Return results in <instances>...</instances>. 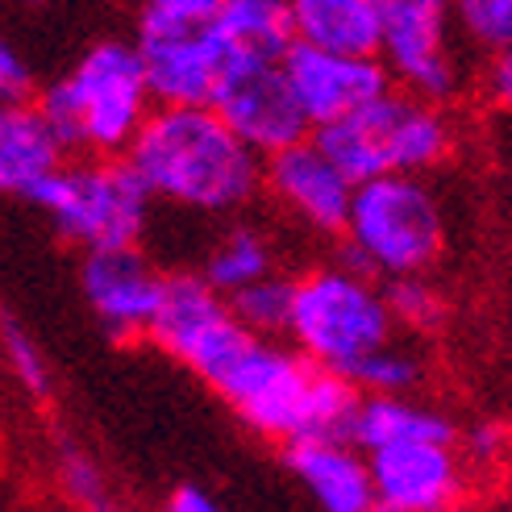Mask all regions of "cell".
<instances>
[{
    "label": "cell",
    "mask_w": 512,
    "mask_h": 512,
    "mask_svg": "<svg viewBox=\"0 0 512 512\" xmlns=\"http://www.w3.org/2000/svg\"><path fill=\"white\" fill-rule=\"evenodd\" d=\"M271 271H275V246L259 225H229L200 263V275L225 296L242 292L246 284H254V279H263Z\"/></svg>",
    "instance_id": "obj_21"
},
{
    "label": "cell",
    "mask_w": 512,
    "mask_h": 512,
    "mask_svg": "<svg viewBox=\"0 0 512 512\" xmlns=\"http://www.w3.org/2000/svg\"><path fill=\"white\" fill-rule=\"evenodd\" d=\"M263 184H267V196L309 234H321V238L346 234L358 184L325 155V146L317 138H304L271 155Z\"/></svg>",
    "instance_id": "obj_14"
},
{
    "label": "cell",
    "mask_w": 512,
    "mask_h": 512,
    "mask_svg": "<svg viewBox=\"0 0 512 512\" xmlns=\"http://www.w3.org/2000/svg\"><path fill=\"white\" fill-rule=\"evenodd\" d=\"M446 254V209L425 175H379L358 184L338 259L371 279L425 275Z\"/></svg>",
    "instance_id": "obj_4"
},
{
    "label": "cell",
    "mask_w": 512,
    "mask_h": 512,
    "mask_svg": "<svg viewBox=\"0 0 512 512\" xmlns=\"http://www.w3.org/2000/svg\"><path fill=\"white\" fill-rule=\"evenodd\" d=\"M454 30V0H383L379 59L404 92L446 105L463 88Z\"/></svg>",
    "instance_id": "obj_9"
},
{
    "label": "cell",
    "mask_w": 512,
    "mask_h": 512,
    "mask_svg": "<svg viewBox=\"0 0 512 512\" xmlns=\"http://www.w3.org/2000/svg\"><path fill=\"white\" fill-rule=\"evenodd\" d=\"M213 109L259 150L263 159L309 138L313 121L300 109L284 59H238L229 67Z\"/></svg>",
    "instance_id": "obj_12"
},
{
    "label": "cell",
    "mask_w": 512,
    "mask_h": 512,
    "mask_svg": "<svg viewBox=\"0 0 512 512\" xmlns=\"http://www.w3.org/2000/svg\"><path fill=\"white\" fill-rule=\"evenodd\" d=\"M34 92V63L17 42H0V96L5 105H21Z\"/></svg>",
    "instance_id": "obj_29"
},
{
    "label": "cell",
    "mask_w": 512,
    "mask_h": 512,
    "mask_svg": "<svg viewBox=\"0 0 512 512\" xmlns=\"http://www.w3.org/2000/svg\"><path fill=\"white\" fill-rule=\"evenodd\" d=\"M238 321L259 338H288L292 329V304H296V279L288 275H263L246 284L242 292L229 296Z\"/></svg>",
    "instance_id": "obj_22"
},
{
    "label": "cell",
    "mask_w": 512,
    "mask_h": 512,
    "mask_svg": "<svg viewBox=\"0 0 512 512\" xmlns=\"http://www.w3.org/2000/svg\"><path fill=\"white\" fill-rule=\"evenodd\" d=\"M259 338L238 321L234 304L217 292L200 271H167L159 317L150 325V342L179 367H188L204 388L229 371V363Z\"/></svg>",
    "instance_id": "obj_7"
},
{
    "label": "cell",
    "mask_w": 512,
    "mask_h": 512,
    "mask_svg": "<svg viewBox=\"0 0 512 512\" xmlns=\"http://www.w3.org/2000/svg\"><path fill=\"white\" fill-rule=\"evenodd\" d=\"M313 138L354 184H367L379 175L438 171L458 150V125L442 100L388 88L358 113L313 130Z\"/></svg>",
    "instance_id": "obj_3"
},
{
    "label": "cell",
    "mask_w": 512,
    "mask_h": 512,
    "mask_svg": "<svg viewBox=\"0 0 512 512\" xmlns=\"http://www.w3.org/2000/svg\"><path fill=\"white\" fill-rule=\"evenodd\" d=\"M38 109L75 155H125L155 113L138 42H92L67 75L38 92Z\"/></svg>",
    "instance_id": "obj_2"
},
{
    "label": "cell",
    "mask_w": 512,
    "mask_h": 512,
    "mask_svg": "<svg viewBox=\"0 0 512 512\" xmlns=\"http://www.w3.org/2000/svg\"><path fill=\"white\" fill-rule=\"evenodd\" d=\"M80 512H117V508H109V504H96V508H80Z\"/></svg>",
    "instance_id": "obj_34"
},
{
    "label": "cell",
    "mask_w": 512,
    "mask_h": 512,
    "mask_svg": "<svg viewBox=\"0 0 512 512\" xmlns=\"http://www.w3.org/2000/svg\"><path fill=\"white\" fill-rule=\"evenodd\" d=\"M383 292L400 321V329H413V334H429L446 321V296L429 284L425 275H400V279H383Z\"/></svg>",
    "instance_id": "obj_24"
},
{
    "label": "cell",
    "mask_w": 512,
    "mask_h": 512,
    "mask_svg": "<svg viewBox=\"0 0 512 512\" xmlns=\"http://www.w3.org/2000/svg\"><path fill=\"white\" fill-rule=\"evenodd\" d=\"M396 313L375 279L338 263L313 267L296 279L288 342L321 371L354 375L363 358L396 342Z\"/></svg>",
    "instance_id": "obj_5"
},
{
    "label": "cell",
    "mask_w": 512,
    "mask_h": 512,
    "mask_svg": "<svg viewBox=\"0 0 512 512\" xmlns=\"http://www.w3.org/2000/svg\"><path fill=\"white\" fill-rule=\"evenodd\" d=\"M458 446H463L471 471H492L504 458H512V421L479 417L467 433H458Z\"/></svg>",
    "instance_id": "obj_28"
},
{
    "label": "cell",
    "mask_w": 512,
    "mask_h": 512,
    "mask_svg": "<svg viewBox=\"0 0 512 512\" xmlns=\"http://www.w3.org/2000/svg\"><path fill=\"white\" fill-rule=\"evenodd\" d=\"M313 375L317 367L296 346H279V338H254L213 383V392L246 429L288 446L296 438Z\"/></svg>",
    "instance_id": "obj_8"
},
{
    "label": "cell",
    "mask_w": 512,
    "mask_h": 512,
    "mask_svg": "<svg viewBox=\"0 0 512 512\" xmlns=\"http://www.w3.org/2000/svg\"><path fill=\"white\" fill-rule=\"evenodd\" d=\"M404 438H458V429L446 413L413 396H367L354 425V442L363 450H375L383 442H404Z\"/></svg>",
    "instance_id": "obj_20"
},
{
    "label": "cell",
    "mask_w": 512,
    "mask_h": 512,
    "mask_svg": "<svg viewBox=\"0 0 512 512\" xmlns=\"http://www.w3.org/2000/svg\"><path fill=\"white\" fill-rule=\"evenodd\" d=\"M21 5H25V9H42V5H46V0H21Z\"/></svg>",
    "instance_id": "obj_35"
},
{
    "label": "cell",
    "mask_w": 512,
    "mask_h": 512,
    "mask_svg": "<svg viewBox=\"0 0 512 512\" xmlns=\"http://www.w3.org/2000/svg\"><path fill=\"white\" fill-rule=\"evenodd\" d=\"M284 71L313 130L371 105L375 96L388 92L392 80L379 55H350V50H329L313 42H292L284 55Z\"/></svg>",
    "instance_id": "obj_15"
},
{
    "label": "cell",
    "mask_w": 512,
    "mask_h": 512,
    "mask_svg": "<svg viewBox=\"0 0 512 512\" xmlns=\"http://www.w3.org/2000/svg\"><path fill=\"white\" fill-rule=\"evenodd\" d=\"M284 463L321 512H375L371 458L358 442L346 438L288 442Z\"/></svg>",
    "instance_id": "obj_16"
},
{
    "label": "cell",
    "mask_w": 512,
    "mask_h": 512,
    "mask_svg": "<svg viewBox=\"0 0 512 512\" xmlns=\"http://www.w3.org/2000/svg\"><path fill=\"white\" fill-rule=\"evenodd\" d=\"M375 512H458L467 492V454L458 438H404L367 450Z\"/></svg>",
    "instance_id": "obj_11"
},
{
    "label": "cell",
    "mask_w": 512,
    "mask_h": 512,
    "mask_svg": "<svg viewBox=\"0 0 512 512\" xmlns=\"http://www.w3.org/2000/svg\"><path fill=\"white\" fill-rule=\"evenodd\" d=\"M30 204L63 242L88 254L138 246L150 229L155 192L125 155H84L80 163H63Z\"/></svg>",
    "instance_id": "obj_6"
},
{
    "label": "cell",
    "mask_w": 512,
    "mask_h": 512,
    "mask_svg": "<svg viewBox=\"0 0 512 512\" xmlns=\"http://www.w3.org/2000/svg\"><path fill=\"white\" fill-rule=\"evenodd\" d=\"M217 34L238 59H284L296 42L292 0H221Z\"/></svg>",
    "instance_id": "obj_19"
},
{
    "label": "cell",
    "mask_w": 512,
    "mask_h": 512,
    "mask_svg": "<svg viewBox=\"0 0 512 512\" xmlns=\"http://www.w3.org/2000/svg\"><path fill=\"white\" fill-rule=\"evenodd\" d=\"M221 0H138L142 17L159 21H213Z\"/></svg>",
    "instance_id": "obj_31"
},
{
    "label": "cell",
    "mask_w": 512,
    "mask_h": 512,
    "mask_svg": "<svg viewBox=\"0 0 512 512\" xmlns=\"http://www.w3.org/2000/svg\"><path fill=\"white\" fill-rule=\"evenodd\" d=\"M296 38L350 50V55H379L383 42V0H292Z\"/></svg>",
    "instance_id": "obj_18"
},
{
    "label": "cell",
    "mask_w": 512,
    "mask_h": 512,
    "mask_svg": "<svg viewBox=\"0 0 512 512\" xmlns=\"http://www.w3.org/2000/svg\"><path fill=\"white\" fill-rule=\"evenodd\" d=\"M5 363H9V375L17 379V388L25 396H30V400H50V392H55V379H50L46 354L13 317H5Z\"/></svg>",
    "instance_id": "obj_26"
},
{
    "label": "cell",
    "mask_w": 512,
    "mask_h": 512,
    "mask_svg": "<svg viewBox=\"0 0 512 512\" xmlns=\"http://www.w3.org/2000/svg\"><path fill=\"white\" fill-rule=\"evenodd\" d=\"M163 512H225L204 488H192V483H184V488H175L163 504Z\"/></svg>",
    "instance_id": "obj_32"
},
{
    "label": "cell",
    "mask_w": 512,
    "mask_h": 512,
    "mask_svg": "<svg viewBox=\"0 0 512 512\" xmlns=\"http://www.w3.org/2000/svg\"><path fill=\"white\" fill-rule=\"evenodd\" d=\"M504 188H508V196H512V159L504 163Z\"/></svg>",
    "instance_id": "obj_33"
},
{
    "label": "cell",
    "mask_w": 512,
    "mask_h": 512,
    "mask_svg": "<svg viewBox=\"0 0 512 512\" xmlns=\"http://www.w3.org/2000/svg\"><path fill=\"white\" fill-rule=\"evenodd\" d=\"M67 163V146L46 121L38 100L5 105L0 113V188L17 200H34L50 175H59Z\"/></svg>",
    "instance_id": "obj_17"
},
{
    "label": "cell",
    "mask_w": 512,
    "mask_h": 512,
    "mask_svg": "<svg viewBox=\"0 0 512 512\" xmlns=\"http://www.w3.org/2000/svg\"><path fill=\"white\" fill-rule=\"evenodd\" d=\"M55 479H59L63 496H67L75 508H96V504H105V475H100L96 458H92L80 442H59Z\"/></svg>",
    "instance_id": "obj_27"
},
{
    "label": "cell",
    "mask_w": 512,
    "mask_h": 512,
    "mask_svg": "<svg viewBox=\"0 0 512 512\" xmlns=\"http://www.w3.org/2000/svg\"><path fill=\"white\" fill-rule=\"evenodd\" d=\"M454 21L475 50H500L512 42V0H454Z\"/></svg>",
    "instance_id": "obj_25"
},
{
    "label": "cell",
    "mask_w": 512,
    "mask_h": 512,
    "mask_svg": "<svg viewBox=\"0 0 512 512\" xmlns=\"http://www.w3.org/2000/svg\"><path fill=\"white\" fill-rule=\"evenodd\" d=\"M350 379L367 396H413L421 388V379H425V358L417 350L400 346V342H388L371 358H363Z\"/></svg>",
    "instance_id": "obj_23"
},
{
    "label": "cell",
    "mask_w": 512,
    "mask_h": 512,
    "mask_svg": "<svg viewBox=\"0 0 512 512\" xmlns=\"http://www.w3.org/2000/svg\"><path fill=\"white\" fill-rule=\"evenodd\" d=\"M483 96L500 113H512V42L492 50L488 67H483Z\"/></svg>",
    "instance_id": "obj_30"
},
{
    "label": "cell",
    "mask_w": 512,
    "mask_h": 512,
    "mask_svg": "<svg viewBox=\"0 0 512 512\" xmlns=\"http://www.w3.org/2000/svg\"><path fill=\"white\" fill-rule=\"evenodd\" d=\"M167 288V271H159L138 246L88 250L80 263V292L96 325L113 342L150 338Z\"/></svg>",
    "instance_id": "obj_13"
},
{
    "label": "cell",
    "mask_w": 512,
    "mask_h": 512,
    "mask_svg": "<svg viewBox=\"0 0 512 512\" xmlns=\"http://www.w3.org/2000/svg\"><path fill=\"white\" fill-rule=\"evenodd\" d=\"M138 50L155 105H213L234 55L213 21H138Z\"/></svg>",
    "instance_id": "obj_10"
},
{
    "label": "cell",
    "mask_w": 512,
    "mask_h": 512,
    "mask_svg": "<svg viewBox=\"0 0 512 512\" xmlns=\"http://www.w3.org/2000/svg\"><path fill=\"white\" fill-rule=\"evenodd\" d=\"M125 159L155 200L200 217L242 213L267 188V159L213 105H155Z\"/></svg>",
    "instance_id": "obj_1"
}]
</instances>
